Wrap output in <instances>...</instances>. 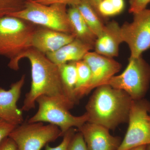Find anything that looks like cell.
<instances>
[{
    "label": "cell",
    "mask_w": 150,
    "mask_h": 150,
    "mask_svg": "<svg viewBox=\"0 0 150 150\" xmlns=\"http://www.w3.org/2000/svg\"><path fill=\"white\" fill-rule=\"evenodd\" d=\"M75 133V129L74 128H71L63 136V140L60 144L55 147H52L48 144L45 146V150H68L69 144Z\"/></svg>",
    "instance_id": "23"
},
{
    "label": "cell",
    "mask_w": 150,
    "mask_h": 150,
    "mask_svg": "<svg viewBox=\"0 0 150 150\" xmlns=\"http://www.w3.org/2000/svg\"><path fill=\"white\" fill-rule=\"evenodd\" d=\"M83 60L88 65L91 71L90 80L84 92V96L94 89L107 84L121 68V64L112 58L102 56L95 52L89 51Z\"/></svg>",
    "instance_id": "10"
},
{
    "label": "cell",
    "mask_w": 150,
    "mask_h": 150,
    "mask_svg": "<svg viewBox=\"0 0 150 150\" xmlns=\"http://www.w3.org/2000/svg\"><path fill=\"white\" fill-rule=\"evenodd\" d=\"M150 83V66L142 56L130 57L125 70L114 76L107 84L126 92L133 100L144 98Z\"/></svg>",
    "instance_id": "5"
},
{
    "label": "cell",
    "mask_w": 150,
    "mask_h": 150,
    "mask_svg": "<svg viewBox=\"0 0 150 150\" xmlns=\"http://www.w3.org/2000/svg\"><path fill=\"white\" fill-rule=\"evenodd\" d=\"M88 1L91 4L92 6L97 11L99 14V12H98V6L102 0H88Z\"/></svg>",
    "instance_id": "28"
},
{
    "label": "cell",
    "mask_w": 150,
    "mask_h": 150,
    "mask_svg": "<svg viewBox=\"0 0 150 150\" xmlns=\"http://www.w3.org/2000/svg\"><path fill=\"white\" fill-rule=\"evenodd\" d=\"M24 58L30 63L32 81L30 90L25 94L21 110L27 111L35 108L36 99L41 96L57 99L69 110L72 108L75 104L65 93L58 66L45 54L32 48L19 56L16 61L18 67L20 60Z\"/></svg>",
    "instance_id": "1"
},
{
    "label": "cell",
    "mask_w": 150,
    "mask_h": 150,
    "mask_svg": "<svg viewBox=\"0 0 150 150\" xmlns=\"http://www.w3.org/2000/svg\"><path fill=\"white\" fill-rule=\"evenodd\" d=\"M25 76L12 84L8 90L0 87V118L18 126L23 123L22 110L17 105L24 85Z\"/></svg>",
    "instance_id": "11"
},
{
    "label": "cell",
    "mask_w": 150,
    "mask_h": 150,
    "mask_svg": "<svg viewBox=\"0 0 150 150\" xmlns=\"http://www.w3.org/2000/svg\"><path fill=\"white\" fill-rule=\"evenodd\" d=\"M38 25L11 16L0 18V56L10 59L9 68L17 71L19 56L31 48L33 34Z\"/></svg>",
    "instance_id": "3"
},
{
    "label": "cell",
    "mask_w": 150,
    "mask_h": 150,
    "mask_svg": "<svg viewBox=\"0 0 150 150\" xmlns=\"http://www.w3.org/2000/svg\"><path fill=\"white\" fill-rule=\"evenodd\" d=\"M132 101L123 90L108 84L100 86L95 88L86 105L88 122L109 130L115 129L128 121Z\"/></svg>",
    "instance_id": "2"
},
{
    "label": "cell",
    "mask_w": 150,
    "mask_h": 150,
    "mask_svg": "<svg viewBox=\"0 0 150 150\" xmlns=\"http://www.w3.org/2000/svg\"><path fill=\"white\" fill-rule=\"evenodd\" d=\"M74 39L72 34L38 25L33 34L31 46L46 55L57 51Z\"/></svg>",
    "instance_id": "13"
},
{
    "label": "cell",
    "mask_w": 150,
    "mask_h": 150,
    "mask_svg": "<svg viewBox=\"0 0 150 150\" xmlns=\"http://www.w3.org/2000/svg\"><path fill=\"white\" fill-rule=\"evenodd\" d=\"M77 71V81L75 88V94L78 101L84 96V92L88 85L91 71L88 65L84 60L76 62Z\"/></svg>",
    "instance_id": "19"
},
{
    "label": "cell",
    "mask_w": 150,
    "mask_h": 150,
    "mask_svg": "<svg viewBox=\"0 0 150 150\" xmlns=\"http://www.w3.org/2000/svg\"><path fill=\"white\" fill-rule=\"evenodd\" d=\"M8 137L15 142L18 150H41L62 137L61 130L55 125L28 122L17 126Z\"/></svg>",
    "instance_id": "8"
},
{
    "label": "cell",
    "mask_w": 150,
    "mask_h": 150,
    "mask_svg": "<svg viewBox=\"0 0 150 150\" xmlns=\"http://www.w3.org/2000/svg\"><path fill=\"white\" fill-rule=\"evenodd\" d=\"M150 103L144 98L133 100L129 126L117 150H128L150 145Z\"/></svg>",
    "instance_id": "7"
},
{
    "label": "cell",
    "mask_w": 150,
    "mask_h": 150,
    "mask_svg": "<svg viewBox=\"0 0 150 150\" xmlns=\"http://www.w3.org/2000/svg\"><path fill=\"white\" fill-rule=\"evenodd\" d=\"M78 130L88 150H117L122 141L120 137L111 135L109 129L95 123L86 122Z\"/></svg>",
    "instance_id": "12"
},
{
    "label": "cell",
    "mask_w": 150,
    "mask_h": 150,
    "mask_svg": "<svg viewBox=\"0 0 150 150\" xmlns=\"http://www.w3.org/2000/svg\"><path fill=\"white\" fill-rule=\"evenodd\" d=\"M0 150H18V149L14 141L8 137L0 142Z\"/></svg>",
    "instance_id": "27"
},
{
    "label": "cell",
    "mask_w": 150,
    "mask_h": 150,
    "mask_svg": "<svg viewBox=\"0 0 150 150\" xmlns=\"http://www.w3.org/2000/svg\"><path fill=\"white\" fill-rule=\"evenodd\" d=\"M93 49L91 45L75 38L57 51L48 53L46 56L51 62L59 66L69 62L83 60L87 53Z\"/></svg>",
    "instance_id": "15"
},
{
    "label": "cell",
    "mask_w": 150,
    "mask_h": 150,
    "mask_svg": "<svg viewBox=\"0 0 150 150\" xmlns=\"http://www.w3.org/2000/svg\"><path fill=\"white\" fill-rule=\"evenodd\" d=\"M146 146H140L128 150H146Z\"/></svg>",
    "instance_id": "29"
},
{
    "label": "cell",
    "mask_w": 150,
    "mask_h": 150,
    "mask_svg": "<svg viewBox=\"0 0 150 150\" xmlns=\"http://www.w3.org/2000/svg\"><path fill=\"white\" fill-rule=\"evenodd\" d=\"M90 29L97 38L102 33L105 20L100 15L88 0H81L76 6Z\"/></svg>",
    "instance_id": "17"
},
{
    "label": "cell",
    "mask_w": 150,
    "mask_h": 150,
    "mask_svg": "<svg viewBox=\"0 0 150 150\" xmlns=\"http://www.w3.org/2000/svg\"><path fill=\"white\" fill-rule=\"evenodd\" d=\"M129 12L134 14L147 8L150 0H129Z\"/></svg>",
    "instance_id": "24"
},
{
    "label": "cell",
    "mask_w": 150,
    "mask_h": 150,
    "mask_svg": "<svg viewBox=\"0 0 150 150\" xmlns=\"http://www.w3.org/2000/svg\"><path fill=\"white\" fill-rule=\"evenodd\" d=\"M133 14V21L121 26V34L129 46L130 57H138L150 48V9Z\"/></svg>",
    "instance_id": "9"
},
{
    "label": "cell",
    "mask_w": 150,
    "mask_h": 150,
    "mask_svg": "<svg viewBox=\"0 0 150 150\" xmlns=\"http://www.w3.org/2000/svg\"><path fill=\"white\" fill-rule=\"evenodd\" d=\"M45 5H50L54 4H63L67 6H76L81 0H31Z\"/></svg>",
    "instance_id": "26"
},
{
    "label": "cell",
    "mask_w": 150,
    "mask_h": 150,
    "mask_svg": "<svg viewBox=\"0 0 150 150\" xmlns=\"http://www.w3.org/2000/svg\"><path fill=\"white\" fill-rule=\"evenodd\" d=\"M146 150H150V145L146 146Z\"/></svg>",
    "instance_id": "30"
},
{
    "label": "cell",
    "mask_w": 150,
    "mask_h": 150,
    "mask_svg": "<svg viewBox=\"0 0 150 150\" xmlns=\"http://www.w3.org/2000/svg\"><path fill=\"white\" fill-rule=\"evenodd\" d=\"M68 9V16L75 38L91 45L94 48L96 35L90 29L76 6H70Z\"/></svg>",
    "instance_id": "16"
},
{
    "label": "cell",
    "mask_w": 150,
    "mask_h": 150,
    "mask_svg": "<svg viewBox=\"0 0 150 150\" xmlns=\"http://www.w3.org/2000/svg\"><path fill=\"white\" fill-rule=\"evenodd\" d=\"M38 105V111L28 121V123L47 122L58 126L62 137L74 127L79 129L88 121L87 114L74 116L64 105L53 98L41 96L36 100Z\"/></svg>",
    "instance_id": "6"
},
{
    "label": "cell",
    "mask_w": 150,
    "mask_h": 150,
    "mask_svg": "<svg viewBox=\"0 0 150 150\" xmlns=\"http://www.w3.org/2000/svg\"><path fill=\"white\" fill-rule=\"evenodd\" d=\"M67 6L56 4L45 5L28 0L25 7L11 16L24 19L38 26L72 34Z\"/></svg>",
    "instance_id": "4"
},
{
    "label": "cell",
    "mask_w": 150,
    "mask_h": 150,
    "mask_svg": "<svg viewBox=\"0 0 150 150\" xmlns=\"http://www.w3.org/2000/svg\"><path fill=\"white\" fill-rule=\"evenodd\" d=\"M63 87L66 95L75 104L78 102L75 96L77 81L76 62H70L58 66Z\"/></svg>",
    "instance_id": "18"
},
{
    "label": "cell",
    "mask_w": 150,
    "mask_h": 150,
    "mask_svg": "<svg viewBox=\"0 0 150 150\" xmlns=\"http://www.w3.org/2000/svg\"><path fill=\"white\" fill-rule=\"evenodd\" d=\"M125 7L124 0H102L98 6V12L106 21L108 18L121 13Z\"/></svg>",
    "instance_id": "20"
},
{
    "label": "cell",
    "mask_w": 150,
    "mask_h": 150,
    "mask_svg": "<svg viewBox=\"0 0 150 150\" xmlns=\"http://www.w3.org/2000/svg\"><path fill=\"white\" fill-rule=\"evenodd\" d=\"M123 42L121 26L112 21L105 25L102 33L97 38L94 49L97 54L113 59L118 56L119 46Z\"/></svg>",
    "instance_id": "14"
},
{
    "label": "cell",
    "mask_w": 150,
    "mask_h": 150,
    "mask_svg": "<svg viewBox=\"0 0 150 150\" xmlns=\"http://www.w3.org/2000/svg\"><path fill=\"white\" fill-rule=\"evenodd\" d=\"M68 150H88L80 132H76L69 144Z\"/></svg>",
    "instance_id": "22"
},
{
    "label": "cell",
    "mask_w": 150,
    "mask_h": 150,
    "mask_svg": "<svg viewBox=\"0 0 150 150\" xmlns=\"http://www.w3.org/2000/svg\"><path fill=\"white\" fill-rule=\"evenodd\" d=\"M16 126L0 118V142L8 137Z\"/></svg>",
    "instance_id": "25"
},
{
    "label": "cell",
    "mask_w": 150,
    "mask_h": 150,
    "mask_svg": "<svg viewBox=\"0 0 150 150\" xmlns=\"http://www.w3.org/2000/svg\"><path fill=\"white\" fill-rule=\"evenodd\" d=\"M28 0H0V18L20 11L25 7Z\"/></svg>",
    "instance_id": "21"
},
{
    "label": "cell",
    "mask_w": 150,
    "mask_h": 150,
    "mask_svg": "<svg viewBox=\"0 0 150 150\" xmlns=\"http://www.w3.org/2000/svg\"></svg>",
    "instance_id": "31"
}]
</instances>
